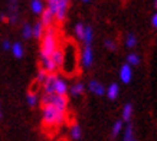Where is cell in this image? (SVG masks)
Returning <instances> with one entry per match:
<instances>
[{
  "label": "cell",
  "instance_id": "cell-34",
  "mask_svg": "<svg viewBox=\"0 0 157 141\" xmlns=\"http://www.w3.org/2000/svg\"><path fill=\"white\" fill-rule=\"evenodd\" d=\"M154 6H156V7H157V0H156V2H154Z\"/></svg>",
  "mask_w": 157,
  "mask_h": 141
},
{
  "label": "cell",
  "instance_id": "cell-27",
  "mask_svg": "<svg viewBox=\"0 0 157 141\" xmlns=\"http://www.w3.org/2000/svg\"><path fill=\"white\" fill-rule=\"evenodd\" d=\"M26 99H28V104L30 105V107H35L36 102H38V97H36V94H33V92H29Z\"/></svg>",
  "mask_w": 157,
  "mask_h": 141
},
{
  "label": "cell",
  "instance_id": "cell-15",
  "mask_svg": "<svg viewBox=\"0 0 157 141\" xmlns=\"http://www.w3.org/2000/svg\"><path fill=\"white\" fill-rule=\"evenodd\" d=\"M123 141H136V138H134L133 125H131V124H127V128H125V132H124Z\"/></svg>",
  "mask_w": 157,
  "mask_h": 141
},
{
  "label": "cell",
  "instance_id": "cell-11",
  "mask_svg": "<svg viewBox=\"0 0 157 141\" xmlns=\"http://www.w3.org/2000/svg\"><path fill=\"white\" fill-rule=\"evenodd\" d=\"M52 20H53L52 12H51L49 9H46V10L43 9V12H42V22H40V23H42V26H43V28H45V26H46V28H48V26H51Z\"/></svg>",
  "mask_w": 157,
  "mask_h": 141
},
{
  "label": "cell",
  "instance_id": "cell-18",
  "mask_svg": "<svg viewBox=\"0 0 157 141\" xmlns=\"http://www.w3.org/2000/svg\"><path fill=\"white\" fill-rule=\"evenodd\" d=\"M10 49H12V52H13V55L16 58H22V56H23V46H22L19 42L13 43Z\"/></svg>",
  "mask_w": 157,
  "mask_h": 141
},
{
  "label": "cell",
  "instance_id": "cell-32",
  "mask_svg": "<svg viewBox=\"0 0 157 141\" xmlns=\"http://www.w3.org/2000/svg\"><path fill=\"white\" fill-rule=\"evenodd\" d=\"M10 48H12L10 42H9V40H5V42H3V49H5V51H7V49H10Z\"/></svg>",
  "mask_w": 157,
  "mask_h": 141
},
{
  "label": "cell",
  "instance_id": "cell-19",
  "mask_svg": "<svg viewBox=\"0 0 157 141\" xmlns=\"http://www.w3.org/2000/svg\"><path fill=\"white\" fill-rule=\"evenodd\" d=\"M30 7H32V12L36 14H42L43 12V3L42 2H39V0H33L32 3H30Z\"/></svg>",
  "mask_w": 157,
  "mask_h": 141
},
{
  "label": "cell",
  "instance_id": "cell-24",
  "mask_svg": "<svg viewBox=\"0 0 157 141\" xmlns=\"http://www.w3.org/2000/svg\"><path fill=\"white\" fill-rule=\"evenodd\" d=\"M84 32H85V26L82 23H76L75 25V35L78 39H84Z\"/></svg>",
  "mask_w": 157,
  "mask_h": 141
},
{
  "label": "cell",
  "instance_id": "cell-3",
  "mask_svg": "<svg viewBox=\"0 0 157 141\" xmlns=\"http://www.w3.org/2000/svg\"><path fill=\"white\" fill-rule=\"evenodd\" d=\"M42 105H52L53 108L59 109L67 112V107H68V99L65 95H56V94H49V95H43L42 97Z\"/></svg>",
  "mask_w": 157,
  "mask_h": 141
},
{
  "label": "cell",
  "instance_id": "cell-10",
  "mask_svg": "<svg viewBox=\"0 0 157 141\" xmlns=\"http://www.w3.org/2000/svg\"><path fill=\"white\" fill-rule=\"evenodd\" d=\"M42 59V69L48 74V72H55V69H56V66H55V63L52 62V59L51 58H40Z\"/></svg>",
  "mask_w": 157,
  "mask_h": 141
},
{
  "label": "cell",
  "instance_id": "cell-30",
  "mask_svg": "<svg viewBox=\"0 0 157 141\" xmlns=\"http://www.w3.org/2000/svg\"><path fill=\"white\" fill-rule=\"evenodd\" d=\"M9 20H10V23H16V22H17V14H16V13H10Z\"/></svg>",
  "mask_w": 157,
  "mask_h": 141
},
{
  "label": "cell",
  "instance_id": "cell-29",
  "mask_svg": "<svg viewBox=\"0 0 157 141\" xmlns=\"http://www.w3.org/2000/svg\"><path fill=\"white\" fill-rule=\"evenodd\" d=\"M105 46L108 48L109 51H115V46H117V45H115L114 40H111V39H107V40H105Z\"/></svg>",
  "mask_w": 157,
  "mask_h": 141
},
{
  "label": "cell",
  "instance_id": "cell-20",
  "mask_svg": "<svg viewBox=\"0 0 157 141\" xmlns=\"http://www.w3.org/2000/svg\"><path fill=\"white\" fill-rule=\"evenodd\" d=\"M136 45H137V38H136V35H134V33H128L127 38H125V46L130 48V49H133Z\"/></svg>",
  "mask_w": 157,
  "mask_h": 141
},
{
  "label": "cell",
  "instance_id": "cell-23",
  "mask_svg": "<svg viewBox=\"0 0 157 141\" xmlns=\"http://www.w3.org/2000/svg\"><path fill=\"white\" fill-rule=\"evenodd\" d=\"M140 63V56L136 55V53H130L127 55V65H138Z\"/></svg>",
  "mask_w": 157,
  "mask_h": 141
},
{
  "label": "cell",
  "instance_id": "cell-22",
  "mask_svg": "<svg viewBox=\"0 0 157 141\" xmlns=\"http://www.w3.org/2000/svg\"><path fill=\"white\" fill-rule=\"evenodd\" d=\"M82 135V131H81V127L78 125V124H75V125H72L71 127V137L74 138V140H79Z\"/></svg>",
  "mask_w": 157,
  "mask_h": 141
},
{
  "label": "cell",
  "instance_id": "cell-7",
  "mask_svg": "<svg viewBox=\"0 0 157 141\" xmlns=\"http://www.w3.org/2000/svg\"><path fill=\"white\" fill-rule=\"evenodd\" d=\"M68 92V85L67 82L61 78H56L55 81V86H53V94L56 95H65Z\"/></svg>",
  "mask_w": 157,
  "mask_h": 141
},
{
  "label": "cell",
  "instance_id": "cell-33",
  "mask_svg": "<svg viewBox=\"0 0 157 141\" xmlns=\"http://www.w3.org/2000/svg\"><path fill=\"white\" fill-rule=\"evenodd\" d=\"M2 115H3V114H2V108H0V118H2Z\"/></svg>",
  "mask_w": 157,
  "mask_h": 141
},
{
  "label": "cell",
  "instance_id": "cell-14",
  "mask_svg": "<svg viewBox=\"0 0 157 141\" xmlns=\"http://www.w3.org/2000/svg\"><path fill=\"white\" fill-rule=\"evenodd\" d=\"M51 59H52V62L55 63V66L58 68L59 65H62V63H63V52L59 51V49H58V51H55L52 53Z\"/></svg>",
  "mask_w": 157,
  "mask_h": 141
},
{
  "label": "cell",
  "instance_id": "cell-26",
  "mask_svg": "<svg viewBox=\"0 0 157 141\" xmlns=\"http://www.w3.org/2000/svg\"><path fill=\"white\" fill-rule=\"evenodd\" d=\"M121 131H123V121H115L114 127H113V135H118Z\"/></svg>",
  "mask_w": 157,
  "mask_h": 141
},
{
  "label": "cell",
  "instance_id": "cell-5",
  "mask_svg": "<svg viewBox=\"0 0 157 141\" xmlns=\"http://www.w3.org/2000/svg\"><path fill=\"white\" fill-rule=\"evenodd\" d=\"M120 79L123 81L124 84H130L131 82V79H133V69H131L130 65L124 63L121 66V69H120Z\"/></svg>",
  "mask_w": 157,
  "mask_h": 141
},
{
  "label": "cell",
  "instance_id": "cell-28",
  "mask_svg": "<svg viewBox=\"0 0 157 141\" xmlns=\"http://www.w3.org/2000/svg\"><path fill=\"white\" fill-rule=\"evenodd\" d=\"M46 78H48V75H46V72H45V70L43 69H40L39 70V74H38V82H45V79H46Z\"/></svg>",
  "mask_w": 157,
  "mask_h": 141
},
{
  "label": "cell",
  "instance_id": "cell-12",
  "mask_svg": "<svg viewBox=\"0 0 157 141\" xmlns=\"http://www.w3.org/2000/svg\"><path fill=\"white\" fill-rule=\"evenodd\" d=\"M118 92H120V86L118 84H111L108 86V90H107V97H108L109 99H115L117 97H118Z\"/></svg>",
  "mask_w": 157,
  "mask_h": 141
},
{
  "label": "cell",
  "instance_id": "cell-6",
  "mask_svg": "<svg viewBox=\"0 0 157 141\" xmlns=\"http://www.w3.org/2000/svg\"><path fill=\"white\" fill-rule=\"evenodd\" d=\"M94 61V53H92V48L91 46H85L84 52H82V65L85 68H90L92 65Z\"/></svg>",
  "mask_w": 157,
  "mask_h": 141
},
{
  "label": "cell",
  "instance_id": "cell-9",
  "mask_svg": "<svg viewBox=\"0 0 157 141\" xmlns=\"http://www.w3.org/2000/svg\"><path fill=\"white\" fill-rule=\"evenodd\" d=\"M90 91L92 92V94H95V95H104L105 92V88H104V85L101 84V82H98V81L95 79H92L90 82Z\"/></svg>",
  "mask_w": 157,
  "mask_h": 141
},
{
  "label": "cell",
  "instance_id": "cell-13",
  "mask_svg": "<svg viewBox=\"0 0 157 141\" xmlns=\"http://www.w3.org/2000/svg\"><path fill=\"white\" fill-rule=\"evenodd\" d=\"M92 39H94V30L91 26H86L85 28V32H84V42H85V46H91L92 43Z\"/></svg>",
  "mask_w": 157,
  "mask_h": 141
},
{
  "label": "cell",
  "instance_id": "cell-16",
  "mask_svg": "<svg viewBox=\"0 0 157 141\" xmlns=\"http://www.w3.org/2000/svg\"><path fill=\"white\" fill-rule=\"evenodd\" d=\"M43 29H45V28L42 26V23H40V22H39V23H36L33 28H32V36H35L36 39L42 38V36H43Z\"/></svg>",
  "mask_w": 157,
  "mask_h": 141
},
{
  "label": "cell",
  "instance_id": "cell-2",
  "mask_svg": "<svg viewBox=\"0 0 157 141\" xmlns=\"http://www.w3.org/2000/svg\"><path fill=\"white\" fill-rule=\"evenodd\" d=\"M55 51H58V35L55 28H49L43 35L40 58H51Z\"/></svg>",
  "mask_w": 157,
  "mask_h": 141
},
{
  "label": "cell",
  "instance_id": "cell-25",
  "mask_svg": "<svg viewBox=\"0 0 157 141\" xmlns=\"http://www.w3.org/2000/svg\"><path fill=\"white\" fill-rule=\"evenodd\" d=\"M22 35H23V38L25 39H29V38H32V26L30 25H25L23 29H22Z\"/></svg>",
  "mask_w": 157,
  "mask_h": 141
},
{
  "label": "cell",
  "instance_id": "cell-31",
  "mask_svg": "<svg viewBox=\"0 0 157 141\" xmlns=\"http://www.w3.org/2000/svg\"><path fill=\"white\" fill-rule=\"evenodd\" d=\"M151 25L157 29V13H154V14L151 16Z\"/></svg>",
  "mask_w": 157,
  "mask_h": 141
},
{
  "label": "cell",
  "instance_id": "cell-4",
  "mask_svg": "<svg viewBox=\"0 0 157 141\" xmlns=\"http://www.w3.org/2000/svg\"><path fill=\"white\" fill-rule=\"evenodd\" d=\"M67 10H68V2L67 0H58V7L55 10V14L53 17L58 20V22H62L67 16Z\"/></svg>",
  "mask_w": 157,
  "mask_h": 141
},
{
  "label": "cell",
  "instance_id": "cell-17",
  "mask_svg": "<svg viewBox=\"0 0 157 141\" xmlns=\"http://www.w3.org/2000/svg\"><path fill=\"white\" fill-rule=\"evenodd\" d=\"M131 115H133V105L131 104H127L123 109V120L128 122L131 120Z\"/></svg>",
  "mask_w": 157,
  "mask_h": 141
},
{
  "label": "cell",
  "instance_id": "cell-21",
  "mask_svg": "<svg viewBox=\"0 0 157 141\" xmlns=\"http://www.w3.org/2000/svg\"><path fill=\"white\" fill-rule=\"evenodd\" d=\"M69 92H71L72 97H76V95H79L84 92V84H81V82H78V84L72 85V88L69 90Z\"/></svg>",
  "mask_w": 157,
  "mask_h": 141
},
{
  "label": "cell",
  "instance_id": "cell-8",
  "mask_svg": "<svg viewBox=\"0 0 157 141\" xmlns=\"http://www.w3.org/2000/svg\"><path fill=\"white\" fill-rule=\"evenodd\" d=\"M58 76L56 75H48V78L43 82V88H45V94H53V86H55V81Z\"/></svg>",
  "mask_w": 157,
  "mask_h": 141
},
{
  "label": "cell",
  "instance_id": "cell-1",
  "mask_svg": "<svg viewBox=\"0 0 157 141\" xmlns=\"http://www.w3.org/2000/svg\"><path fill=\"white\" fill-rule=\"evenodd\" d=\"M43 125L48 128H56L65 121V112L53 108L52 105H43L42 109Z\"/></svg>",
  "mask_w": 157,
  "mask_h": 141
}]
</instances>
